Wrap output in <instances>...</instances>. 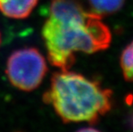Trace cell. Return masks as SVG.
Wrapping results in <instances>:
<instances>
[{
  "label": "cell",
  "instance_id": "cell-1",
  "mask_svg": "<svg viewBox=\"0 0 133 132\" xmlns=\"http://www.w3.org/2000/svg\"><path fill=\"white\" fill-rule=\"evenodd\" d=\"M42 37L50 63L61 71L75 64L76 52L102 51L112 41L111 32L101 16L86 11L73 0H52Z\"/></svg>",
  "mask_w": 133,
  "mask_h": 132
},
{
  "label": "cell",
  "instance_id": "cell-2",
  "mask_svg": "<svg viewBox=\"0 0 133 132\" xmlns=\"http://www.w3.org/2000/svg\"><path fill=\"white\" fill-rule=\"evenodd\" d=\"M64 123H94L112 107V91L84 75L67 71L55 73L43 95Z\"/></svg>",
  "mask_w": 133,
  "mask_h": 132
},
{
  "label": "cell",
  "instance_id": "cell-3",
  "mask_svg": "<svg viewBox=\"0 0 133 132\" xmlns=\"http://www.w3.org/2000/svg\"><path fill=\"white\" fill-rule=\"evenodd\" d=\"M46 71L43 55L33 47L14 52L7 61L5 71L11 84L22 91H32L38 88Z\"/></svg>",
  "mask_w": 133,
  "mask_h": 132
},
{
  "label": "cell",
  "instance_id": "cell-4",
  "mask_svg": "<svg viewBox=\"0 0 133 132\" xmlns=\"http://www.w3.org/2000/svg\"><path fill=\"white\" fill-rule=\"evenodd\" d=\"M38 3V0H0V11L14 19L28 17Z\"/></svg>",
  "mask_w": 133,
  "mask_h": 132
},
{
  "label": "cell",
  "instance_id": "cell-5",
  "mask_svg": "<svg viewBox=\"0 0 133 132\" xmlns=\"http://www.w3.org/2000/svg\"><path fill=\"white\" fill-rule=\"evenodd\" d=\"M93 12L102 16L114 14L123 7L124 0H89Z\"/></svg>",
  "mask_w": 133,
  "mask_h": 132
},
{
  "label": "cell",
  "instance_id": "cell-6",
  "mask_svg": "<svg viewBox=\"0 0 133 132\" xmlns=\"http://www.w3.org/2000/svg\"><path fill=\"white\" fill-rule=\"evenodd\" d=\"M120 66L124 79L133 82V40L124 49L120 57Z\"/></svg>",
  "mask_w": 133,
  "mask_h": 132
},
{
  "label": "cell",
  "instance_id": "cell-7",
  "mask_svg": "<svg viewBox=\"0 0 133 132\" xmlns=\"http://www.w3.org/2000/svg\"><path fill=\"white\" fill-rule=\"evenodd\" d=\"M130 125H131V127L133 129V114L131 115V119H130Z\"/></svg>",
  "mask_w": 133,
  "mask_h": 132
},
{
  "label": "cell",
  "instance_id": "cell-8",
  "mask_svg": "<svg viewBox=\"0 0 133 132\" xmlns=\"http://www.w3.org/2000/svg\"><path fill=\"white\" fill-rule=\"evenodd\" d=\"M0 44H1V34H0Z\"/></svg>",
  "mask_w": 133,
  "mask_h": 132
}]
</instances>
